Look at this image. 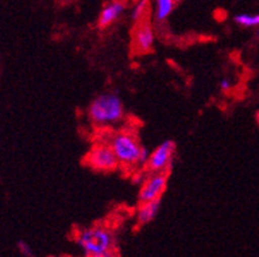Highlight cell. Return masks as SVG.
I'll list each match as a JSON object with an SVG mask.
<instances>
[{
  "label": "cell",
  "instance_id": "1",
  "mask_svg": "<svg viewBox=\"0 0 259 257\" xmlns=\"http://www.w3.org/2000/svg\"><path fill=\"white\" fill-rule=\"evenodd\" d=\"M89 114L92 122L98 126L116 124L124 116L121 98L116 93L100 94L90 105Z\"/></svg>",
  "mask_w": 259,
  "mask_h": 257
},
{
  "label": "cell",
  "instance_id": "2",
  "mask_svg": "<svg viewBox=\"0 0 259 257\" xmlns=\"http://www.w3.org/2000/svg\"><path fill=\"white\" fill-rule=\"evenodd\" d=\"M78 244L87 256H112L115 239L111 231L104 227L87 228L78 235Z\"/></svg>",
  "mask_w": 259,
  "mask_h": 257
},
{
  "label": "cell",
  "instance_id": "3",
  "mask_svg": "<svg viewBox=\"0 0 259 257\" xmlns=\"http://www.w3.org/2000/svg\"><path fill=\"white\" fill-rule=\"evenodd\" d=\"M109 146L118 159V163L125 166H141V153L145 147L138 143L135 137L131 134L120 133L111 138Z\"/></svg>",
  "mask_w": 259,
  "mask_h": 257
},
{
  "label": "cell",
  "instance_id": "4",
  "mask_svg": "<svg viewBox=\"0 0 259 257\" xmlns=\"http://www.w3.org/2000/svg\"><path fill=\"white\" fill-rule=\"evenodd\" d=\"M175 152V143L172 140H164L150 153L148 160V168L151 172H164L171 166V160Z\"/></svg>",
  "mask_w": 259,
  "mask_h": 257
},
{
  "label": "cell",
  "instance_id": "5",
  "mask_svg": "<svg viewBox=\"0 0 259 257\" xmlns=\"http://www.w3.org/2000/svg\"><path fill=\"white\" fill-rule=\"evenodd\" d=\"M167 186V177L163 172H153L144 182L138 199L140 202H149L159 199Z\"/></svg>",
  "mask_w": 259,
  "mask_h": 257
},
{
  "label": "cell",
  "instance_id": "6",
  "mask_svg": "<svg viewBox=\"0 0 259 257\" xmlns=\"http://www.w3.org/2000/svg\"><path fill=\"white\" fill-rule=\"evenodd\" d=\"M89 163L95 170L113 171L117 168L118 159L109 144H100L90 153Z\"/></svg>",
  "mask_w": 259,
  "mask_h": 257
},
{
  "label": "cell",
  "instance_id": "7",
  "mask_svg": "<svg viewBox=\"0 0 259 257\" xmlns=\"http://www.w3.org/2000/svg\"><path fill=\"white\" fill-rule=\"evenodd\" d=\"M154 30L150 24L146 21H138V25L135 30V37H133L136 50L140 53L151 52L153 46H154Z\"/></svg>",
  "mask_w": 259,
  "mask_h": 257
},
{
  "label": "cell",
  "instance_id": "8",
  "mask_svg": "<svg viewBox=\"0 0 259 257\" xmlns=\"http://www.w3.org/2000/svg\"><path fill=\"white\" fill-rule=\"evenodd\" d=\"M125 11V3L121 0H113L104 7L99 15L98 26L100 29H105L115 23Z\"/></svg>",
  "mask_w": 259,
  "mask_h": 257
},
{
  "label": "cell",
  "instance_id": "9",
  "mask_svg": "<svg viewBox=\"0 0 259 257\" xmlns=\"http://www.w3.org/2000/svg\"><path fill=\"white\" fill-rule=\"evenodd\" d=\"M159 199H154V201H149V202H142L140 208L137 210V223L140 226L148 225L149 222H151L153 219L157 217L158 212H159Z\"/></svg>",
  "mask_w": 259,
  "mask_h": 257
},
{
  "label": "cell",
  "instance_id": "10",
  "mask_svg": "<svg viewBox=\"0 0 259 257\" xmlns=\"http://www.w3.org/2000/svg\"><path fill=\"white\" fill-rule=\"evenodd\" d=\"M175 7V0H157L155 2V17L159 21L167 19Z\"/></svg>",
  "mask_w": 259,
  "mask_h": 257
},
{
  "label": "cell",
  "instance_id": "11",
  "mask_svg": "<svg viewBox=\"0 0 259 257\" xmlns=\"http://www.w3.org/2000/svg\"><path fill=\"white\" fill-rule=\"evenodd\" d=\"M236 24L243 28H254V26H259V13L256 15H250V13H241L234 17Z\"/></svg>",
  "mask_w": 259,
  "mask_h": 257
},
{
  "label": "cell",
  "instance_id": "12",
  "mask_svg": "<svg viewBox=\"0 0 259 257\" xmlns=\"http://www.w3.org/2000/svg\"><path fill=\"white\" fill-rule=\"evenodd\" d=\"M149 8V3L148 0H141L140 3L136 6V8L133 10V20L135 21H141L142 17L145 16V13H146V11H148Z\"/></svg>",
  "mask_w": 259,
  "mask_h": 257
},
{
  "label": "cell",
  "instance_id": "13",
  "mask_svg": "<svg viewBox=\"0 0 259 257\" xmlns=\"http://www.w3.org/2000/svg\"><path fill=\"white\" fill-rule=\"evenodd\" d=\"M19 251L21 252V254H24V256H33V252L32 249H30V247L28 244H26L25 241H19Z\"/></svg>",
  "mask_w": 259,
  "mask_h": 257
},
{
  "label": "cell",
  "instance_id": "14",
  "mask_svg": "<svg viewBox=\"0 0 259 257\" xmlns=\"http://www.w3.org/2000/svg\"><path fill=\"white\" fill-rule=\"evenodd\" d=\"M220 87H221V89H223V91L228 92L230 88H232V83H230L228 79H223V80L220 82Z\"/></svg>",
  "mask_w": 259,
  "mask_h": 257
},
{
  "label": "cell",
  "instance_id": "15",
  "mask_svg": "<svg viewBox=\"0 0 259 257\" xmlns=\"http://www.w3.org/2000/svg\"><path fill=\"white\" fill-rule=\"evenodd\" d=\"M258 37H259V30H258Z\"/></svg>",
  "mask_w": 259,
  "mask_h": 257
},
{
  "label": "cell",
  "instance_id": "16",
  "mask_svg": "<svg viewBox=\"0 0 259 257\" xmlns=\"http://www.w3.org/2000/svg\"><path fill=\"white\" fill-rule=\"evenodd\" d=\"M175 2H178V0H175Z\"/></svg>",
  "mask_w": 259,
  "mask_h": 257
}]
</instances>
